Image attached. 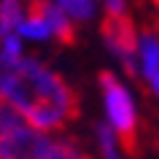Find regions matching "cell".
Here are the masks:
<instances>
[{"mask_svg":"<svg viewBox=\"0 0 159 159\" xmlns=\"http://www.w3.org/2000/svg\"><path fill=\"white\" fill-rule=\"evenodd\" d=\"M51 3H54L73 25L89 22V19L97 14V0H51Z\"/></svg>","mask_w":159,"mask_h":159,"instance_id":"8","label":"cell"},{"mask_svg":"<svg viewBox=\"0 0 159 159\" xmlns=\"http://www.w3.org/2000/svg\"><path fill=\"white\" fill-rule=\"evenodd\" d=\"M102 38H105L108 51L124 65L127 73L138 75V57H135L138 33H135V27L129 25V19H108L105 27H102Z\"/></svg>","mask_w":159,"mask_h":159,"instance_id":"4","label":"cell"},{"mask_svg":"<svg viewBox=\"0 0 159 159\" xmlns=\"http://www.w3.org/2000/svg\"><path fill=\"white\" fill-rule=\"evenodd\" d=\"M0 105L43 132H57L75 116V94L65 78L38 57L0 54Z\"/></svg>","mask_w":159,"mask_h":159,"instance_id":"1","label":"cell"},{"mask_svg":"<svg viewBox=\"0 0 159 159\" xmlns=\"http://www.w3.org/2000/svg\"><path fill=\"white\" fill-rule=\"evenodd\" d=\"M135 57H138V73L148 81L151 75L159 70V33H154V30L138 33Z\"/></svg>","mask_w":159,"mask_h":159,"instance_id":"5","label":"cell"},{"mask_svg":"<svg viewBox=\"0 0 159 159\" xmlns=\"http://www.w3.org/2000/svg\"><path fill=\"white\" fill-rule=\"evenodd\" d=\"M108 19H127V0H100Z\"/></svg>","mask_w":159,"mask_h":159,"instance_id":"12","label":"cell"},{"mask_svg":"<svg viewBox=\"0 0 159 159\" xmlns=\"http://www.w3.org/2000/svg\"><path fill=\"white\" fill-rule=\"evenodd\" d=\"M57 138L0 105V159H51Z\"/></svg>","mask_w":159,"mask_h":159,"instance_id":"2","label":"cell"},{"mask_svg":"<svg viewBox=\"0 0 159 159\" xmlns=\"http://www.w3.org/2000/svg\"><path fill=\"white\" fill-rule=\"evenodd\" d=\"M100 92H102V108H105V124L119 135L121 143L132 146L135 135H138V105H135L132 92L113 73L100 75Z\"/></svg>","mask_w":159,"mask_h":159,"instance_id":"3","label":"cell"},{"mask_svg":"<svg viewBox=\"0 0 159 159\" xmlns=\"http://www.w3.org/2000/svg\"><path fill=\"white\" fill-rule=\"evenodd\" d=\"M97 146H100L102 159H127L124 154H121V140H119V135L113 132L108 124L97 127Z\"/></svg>","mask_w":159,"mask_h":159,"instance_id":"10","label":"cell"},{"mask_svg":"<svg viewBox=\"0 0 159 159\" xmlns=\"http://www.w3.org/2000/svg\"><path fill=\"white\" fill-rule=\"evenodd\" d=\"M35 8L46 16V22H49L54 38H59V41H70V38H73V22H70V19H67L65 14L51 3V0H38Z\"/></svg>","mask_w":159,"mask_h":159,"instance_id":"7","label":"cell"},{"mask_svg":"<svg viewBox=\"0 0 159 159\" xmlns=\"http://www.w3.org/2000/svg\"><path fill=\"white\" fill-rule=\"evenodd\" d=\"M148 86H151V92H154V94L159 97V70H157V73H154V75L148 78Z\"/></svg>","mask_w":159,"mask_h":159,"instance_id":"13","label":"cell"},{"mask_svg":"<svg viewBox=\"0 0 159 159\" xmlns=\"http://www.w3.org/2000/svg\"><path fill=\"white\" fill-rule=\"evenodd\" d=\"M0 54H6V57H25V41L16 33L3 35L0 38Z\"/></svg>","mask_w":159,"mask_h":159,"instance_id":"11","label":"cell"},{"mask_svg":"<svg viewBox=\"0 0 159 159\" xmlns=\"http://www.w3.org/2000/svg\"><path fill=\"white\" fill-rule=\"evenodd\" d=\"M16 35H19L25 43H27V41H30V43H46V41L54 38V33H51L46 16H43L35 6H33V8H27L25 19H22L19 27H16Z\"/></svg>","mask_w":159,"mask_h":159,"instance_id":"6","label":"cell"},{"mask_svg":"<svg viewBox=\"0 0 159 159\" xmlns=\"http://www.w3.org/2000/svg\"><path fill=\"white\" fill-rule=\"evenodd\" d=\"M25 14H27V8L22 0H0V38L16 33Z\"/></svg>","mask_w":159,"mask_h":159,"instance_id":"9","label":"cell"}]
</instances>
